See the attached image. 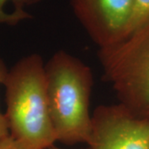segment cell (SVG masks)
<instances>
[{"mask_svg":"<svg viewBox=\"0 0 149 149\" xmlns=\"http://www.w3.org/2000/svg\"><path fill=\"white\" fill-rule=\"evenodd\" d=\"M45 78L56 140L67 145L88 144L92 133L91 69L71 54L59 51L45 63Z\"/></svg>","mask_w":149,"mask_h":149,"instance_id":"6da1fadb","label":"cell"},{"mask_svg":"<svg viewBox=\"0 0 149 149\" xmlns=\"http://www.w3.org/2000/svg\"><path fill=\"white\" fill-rule=\"evenodd\" d=\"M9 134L27 149H47L57 141L52 123L45 63L38 54L19 60L3 82Z\"/></svg>","mask_w":149,"mask_h":149,"instance_id":"7a4b0ae2","label":"cell"},{"mask_svg":"<svg viewBox=\"0 0 149 149\" xmlns=\"http://www.w3.org/2000/svg\"><path fill=\"white\" fill-rule=\"evenodd\" d=\"M99 59L120 104L149 118V22L122 42L100 49Z\"/></svg>","mask_w":149,"mask_h":149,"instance_id":"3957f363","label":"cell"},{"mask_svg":"<svg viewBox=\"0 0 149 149\" xmlns=\"http://www.w3.org/2000/svg\"><path fill=\"white\" fill-rule=\"evenodd\" d=\"M90 149H149V118L119 104L100 105L92 114Z\"/></svg>","mask_w":149,"mask_h":149,"instance_id":"277c9868","label":"cell"},{"mask_svg":"<svg viewBox=\"0 0 149 149\" xmlns=\"http://www.w3.org/2000/svg\"><path fill=\"white\" fill-rule=\"evenodd\" d=\"M74 16L100 49L122 42L128 34L134 0H70Z\"/></svg>","mask_w":149,"mask_h":149,"instance_id":"5b68a950","label":"cell"},{"mask_svg":"<svg viewBox=\"0 0 149 149\" xmlns=\"http://www.w3.org/2000/svg\"><path fill=\"white\" fill-rule=\"evenodd\" d=\"M41 0H0V25L15 26L32 16L24 10L25 6L35 4Z\"/></svg>","mask_w":149,"mask_h":149,"instance_id":"8992f818","label":"cell"},{"mask_svg":"<svg viewBox=\"0 0 149 149\" xmlns=\"http://www.w3.org/2000/svg\"><path fill=\"white\" fill-rule=\"evenodd\" d=\"M148 22H149V0H134L133 15L126 37L142 28Z\"/></svg>","mask_w":149,"mask_h":149,"instance_id":"52a82bcc","label":"cell"},{"mask_svg":"<svg viewBox=\"0 0 149 149\" xmlns=\"http://www.w3.org/2000/svg\"><path fill=\"white\" fill-rule=\"evenodd\" d=\"M8 70L6 68L3 61L0 59V85H3ZM9 129L6 119L5 114L0 112V142L9 136Z\"/></svg>","mask_w":149,"mask_h":149,"instance_id":"ba28073f","label":"cell"},{"mask_svg":"<svg viewBox=\"0 0 149 149\" xmlns=\"http://www.w3.org/2000/svg\"><path fill=\"white\" fill-rule=\"evenodd\" d=\"M0 149H27L10 135L0 142Z\"/></svg>","mask_w":149,"mask_h":149,"instance_id":"9c48e42d","label":"cell"},{"mask_svg":"<svg viewBox=\"0 0 149 149\" xmlns=\"http://www.w3.org/2000/svg\"><path fill=\"white\" fill-rule=\"evenodd\" d=\"M47 149H64V148H58V147H56L55 145L53 146H52V147H50V148H48ZM84 149H90L89 148H84Z\"/></svg>","mask_w":149,"mask_h":149,"instance_id":"30bf717a","label":"cell"}]
</instances>
